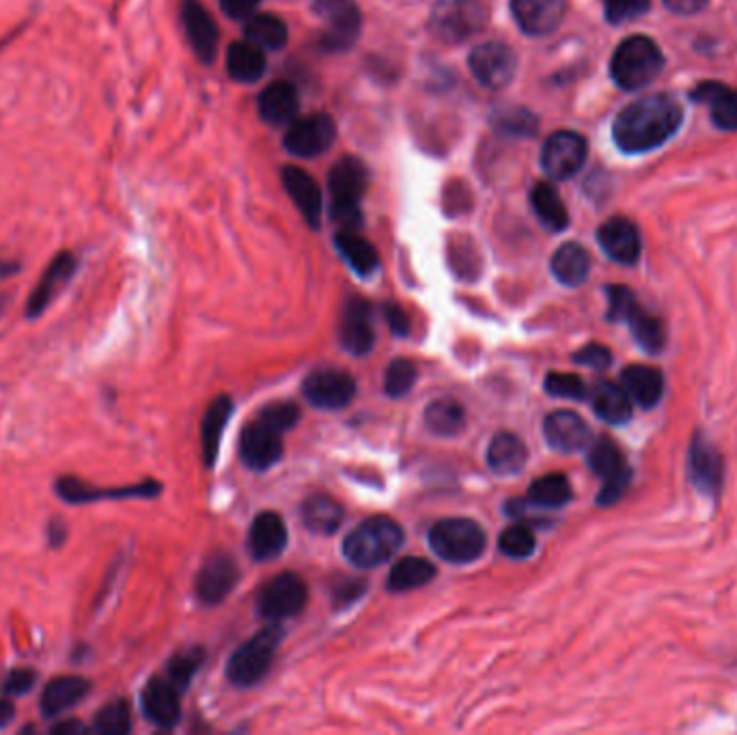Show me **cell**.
<instances>
[{
  "label": "cell",
  "instance_id": "obj_1",
  "mask_svg": "<svg viewBox=\"0 0 737 735\" xmlns=\"http://www.w3.org/2000/svg\"><path fill=\"white\" fill-rule=\"evenodd\" d=\"M682 107L664 93L645 95L619 112L613 137L626 153H643L660 148L682 125Z\"/></svg>",
  "mask_w": 737,
  "mask_h": 735
},
{
  "label": "cell",
  "instance_id": "obj_2",
  "mask_svg": "<svg viewBox=\"0 0 737 735\" xmlns=\"http://www.w3.org/2000/svg\"><path fill=\"white\" fill-rule=\"evenodd\" d=\"M404 528L388 515L363 520L343 542V554L356 567H377L404 546Z\"/></svg>",
  "mask_w": 737,
  "mask_h": 735
},
{
  "label": "cell",
  "instance_id": "obj_3",
  "mask_svg": "<svg viewBox=\"0 0 737 735\" xmlns=\"http://www.w3.org/2000/svg\"><path fill=\"white\" fill-rule=\"evenodd\" d=\"M332 219L341 231H359L363 224L361 199L367 188V169L354 158H341L331 171Z\"/></svg>",
  "mask_w": 737,
  "mask_h": 735
},
{
  "label": "cell",
  "instance_id": "obj_4",
  "mask_svg": "<svg viewBox=\"0 0 737 735\" xmlns=\"http://www.w3.org/2000/svg\"><path fill=\"white\" fill-rule=\"evenodd\" d=\"M281 641H283L281 625L270 624L265 625L263 630H259L253 638L242 643L238 647V652L229 658L226 679L240 688L255 686L259 679L270 671Z\"/></svg>",
  "mask_w": 737,
  "mask_h": 735
},
{
  "label": "cell",
  "instance_id": "obj_5",
  "mask_svg": "<svg viewBox=\"0 0 737 735\" xmlns=\"http://www.w3.org/2000/svg\"><path fill=\"white\" fill-rule=\"evenodd\" d=\"M664 57L660 48L645 36L627 38L613 57L610 74L613 80L626 89L636 91L647 87L663 70Z\"/></svg>",
  "mask_w": 737,
  "mask_h": 735
},
{
  "label": "cell",
  "instance_id": "obj_6",
  "mask_svg": "<svg viewBox=\"0 0 737 735\" xmlns=\"http://www.w3.org/2000/svg\"><path fill=\"white\" fill-rule=\"evenodd\" d=\"M430 546L448 563H473L487 546V537L479 524L468 517H446L432 526Z\"/></svg>",
  "mask_w": 737,
  "mask_h": 735
},
{
  "label": "cell",
  "instance_id": "obj_7",
  "mask_svg": "<svg viewBox=\"0 0 737 735\" xmlns=\"http://www.w3.org/2000/svg\"><path fill=\"white\" fill-rule=\"evenodd\" d=\"M487 20L489 11L481 0H438L430 16V29L444 43H462L481 33Z\"/></svg>",
  "mask_w": 737,
  "mask_h": 735
},
{
  "label": "cell",
  "instance_id": "obj_8",
  "mask_svg": "<svg viewBox=\"0 0 737 735\" xmlns=\"http://www.w3.org/2000/svg\"><path fill=\"white\" fill-rule=\"evenodd\" d=\"M589 466L604 481L597 494V505L613 507L619 503L632 483V469L627 466L622 449L606 436L593 442L589 446Z\"/></svg>",
  "mask_w": 737,
  "mask_h": 735
},
{
  "label": "cell",
  "instance_id": "obj_9",
  "mask_svg": "<svg viewBox=\"0 0 737 735\" xmlns=\"http://www.w3.org/2000/svg\"><path fill=\"white\" fill-rule=\"evenodd\" d=\"M160 492L162 485L153 479L132 485H114V487H98L74 475H61L54 481V494L68 505H91L100 501H125V499H155Z\"/></svg>",
  "mask_w": 737,
  "mask_h": 735
},
{
  "label": "cell",
  "instance_id": "obj_10",
  "mask_svg": "<svg viewBox=\"0 0 737 735\" xmlns=\"http://www.w3.org/2000/svg\"><path fill=\"white\" fill-rule=\"evenodd\" d=\"M306 600H309V588L304 585V581L297 574L285 572L274 576L259 591V615L270 624H279L297 615L306 606Z\"/></svg>",
  "mask_w": 737,
  "mask_h": 735
},
{
  "label": "cell",
  "instance_id": "obj_11",
  "mask_svg": "<svg viewBox=\"0 0 737 735\" xmlns=\"http://www.w3.org/2000/svg\"><path fill=\"white\" fill-rule=\"evenodd\" d=\"M313 13L322 20V46L329 50L350 48L361 33V11L354 0H313Z\"/></svg>",
  "mask_w": 737,
  "mask_h": 735
},
{
  "label": "cell",
  "instance_id": "obj_12",
  "mask_svg": "<svg viewBox=\"0 0 737 735\" xmlns=\"http://www.w3.org/2000/svg\"><path fill=\"white\" fill-rule=\"evenodd\" d=\"M516 54L509 46L487 41L477 46L468 57V68L485 89L498 91L516 75Z\"/></svg>",
  "mask_w": 737,
  "mask_h": 735
},
{
  "label": "cell",
  "instance_id": "obj_13",
  "mask_svg": "<svg viewBox=\"0 0 737 735\" xmlns=\"http://www.w3.org/2000/svg\"><path fill=\"white\" fill-rule=\"evenodd\" d=\"M302 393L320 410H341L356 397V382L343 369H317L304 380Z\"/></svg>",
  "mask_w": 737,
  "mask_h": 735
},
{
  "label": "cell",
  "instance_id": "obj_14",
  "mask_svg": "<svg viewBox=\"0 0 737 735\" xmlns=\"http://www.w3.org/2000/svg\"><path fill=\"white\" fill-rule=\"evenodd\" d=\"M75 270H78V259H75L74 253H70V251L57 253L52 261L48 263V268L43 270L36 290L29 295L24 315L29 320L41 318L48 311V306L70 285V281L74 279Z\"/></svg>",
  "mask_w": 737,
  "mask_h": 735
},
{
  "label": "cell",
  "instance_id": "obj_15",
  "mask_svg": "<svg viewBox=\"0 0 737 735\" xmlns=\"http://www.w3.org/2000/svg\"><path fill=\"white\" fill-rule=\"evenodd\" d=\"M240 455L244 464L258 473L272 469L283 455V432L258 416L242 432Z\"/></svg>",
  "mask_w": 737,
  "mask_h": 735
},
{
  "label": "cell",
  "instance_id": "obj_16",
  "mask_svg": "<svg viewBox=\"0 0 737 735\" xmlns=\"http://www.w3.org/2000/svg\"><path fill=\"white\" fill-rule=\"evenodd\" d=\"M587 160V141L576 132H554L542 149V167L553 180H569Z\"/></svg>",
  "mask_w": 737,
  "mask_h": 735
},
{
  "label": "cell",
  "instance_id": "obj_17",
  "mask_svg": "<svg viewBox=\"0 0 737 735\" xmlns=\"http://www.w3.org/2000/svg\"><path fill=\"white\" fill-rule=\"evenodd\" d=\"M334 137L336 128L329 114L295 117L285 134V148L297 158H315L331 148Z\"/></svg>",
  "mask_w": 737,
  "mask_h": 735
},
{
  "label": "cell",
  "instance_id": "obj_18",
  "mask_svg": "<svg viewBox=\"0 0 737 735\" xmlns=\"http://www.w3.org/2000/svg\"><path fill=\"white\" fill-rule=\"evenodd\" d=\"M182 688L166 675H155L141 693V709L149 723L160 729H173L182 718Z\"/></svg>",
  "mask_w": 737,
  "mask_h": 735
},
{
  "label": "cell",
  "instance_id": "obj_19",
  "mask_svg": "<svg viewBox=\"0 0 737 735\" xmlns=\"http://www.w3.org/2000/svg\"><path fill=\"white\" fill-rule=\"evenodd\" d=\"M688 479L703 496H718L725 483L720 451L700 436H695L688 449Z\"/></svg>",
  "mask_w": 737,
  "mask_h": 735
},
{
  "label": "cell",
  "instance_id": "obj_20",
  "mask_svg": "<svg viewBox=\"0 0 737 735\" xmlns=\"http://www.w3.org/2000/svg\"><path fill=\"white\" fill-rule=\"evenodd\" d=\"M339 339H341V345L354 356H365L373 350L375 326H373V313H371V304L367 300L352 298L345 304V311H343L341 324H339Z\"/></svg>",
  "mask_w": 737,
  "mask_h": 735
},
{
  "label": "cell",
  "instance_id": "obj_21",
  "mask_svg": "<svg viewBox=\"0 0 737 735\" xmlns=\"http://www.w3.org/2000/svg\"><path fill=\"white\" fill-rule=\"evenodd\" d=\"M182 22L185 36L199 61L212 63L219 52V27L199 0H184Z\"/></svg>",
  "mask_w": 737,
  "mask_h": 735
},
{
  "label": "cell",
  "instance_id": "obj_22",
  "mask_svg": "<svg viewBox=\"0 0 737 735\" xmlns=\"http://www.w3.org/2000/svg\"><path fill=\"white\" fill-rule=\"evenodd\" d=\"M238 578L240 572L235 561L224 552H216L203 563L201 572L196 574V595L205 604H219L235 588Z\"/></svg>",
  "mask_w": 737,
  "mask_h": 735
},
{
  "label": "cell",
  "instance_id": "obj_23",
  "mask_svg": "<svg viewBox=\"0 0 737 735\" xmlns=\"http://www.w3.org/2000/svg\"><path fill=\"white\" fill-rule=\"evenodd\" d=\"M93 684L82 675H59L50 679L39 698V709L43 718H57L68 714L91 695Z\"/></svg>",
  "mask_w": 737,
  "mask_h": 735
},
{
  "label": "cell",
  "instance_id": "obj_24",
  "mask_svg": "<svg viewBox=\"0 0 737 735\" xmlns=\"http://www.w3.org/2000/svg\"><path fill=\"white\" fill-rule=\"evenodd\" d=\"M597 242L602 251L617 263L634 265L640 259L643 242L638 226L624 217H615L604 222L597 231Z\"/></svg>",
  "mask_w": 737,
  "mask_h": 735
},
{
  "label": "cell",
  "instance_id": "obj_25",
  "mask_svg": "<svg viewBox=\"0 0 737 735\" xmlns=\"http://www.w3.org/2000/svg\"><path fill=\"white\" fill-rule=\"evenodd\" d=\"M544 436L561 453H576L590 444L589 425L580 414L569 410H558L546 416Z\"/></svg>",
  "mask_w": 737,
  "mask_h": 735
},
{
  "label": "cell",
  "instance_id": "obj_26",
  "mask_svg": "<svg viewBox=\"0 0 737 735\" xmlns=\"http://www.w3.org/2000/svg\"><path fill=\"white\" fill-rule=\"evenodd\" d=\"M512 13L517 27L533 38L553 33L565 16L563 0H512Z\"/></svg>",
  "mask_w": 737,
  "mask_h": 735
},
{
  "label": "cell",
  "instance_id": "obj_27",
  "mask_svg": "<svg viewBox=\"0 0 737 735\" xmlns=\"http://www.w3.org/2000/svg\"><path fill=\"white\" fill-rule=\"evenodd\" d=\"M287 546V526L274 512H263L255 517L249 533V551L258 561L276 558Z\"/></svg>",
  "mask_w": 737,
  "mask_h": 735
},
{
  "label": "cell",
  "instance_id": "obj_28",
  "mask_svg": "<svg viewBox=\"0 0 737 735\" xmlns=\"http://www.w3.org/2000/svg\"><path fill=\"white\" fill-rule=\"evenodd\" d=\"M283 184L287 188L295 208L304 217V221L309 222L313 229H317L320 219H322L320 185L313 182V178L306 171H302L297 167H285L283 169Z\"/></svg>",
  "mask_w": 737,
  "mask_h": 735
},
{
  "label": "cell",
  "instance_id": "obj_29",
  "mask_svg": "<svg viewBox=\"0 0 737 735\" xmlns=\"http://www.w3.org/2000/svg\"><path fill=\"white\" fill-rule=\"evenodd\" d=\"M593 412L608 425H626L632 419V397L617 382L602 380L590 391Z\"/></svg>",
  "mask_w": 737,
  "mask_h": 735
},
{
  "label": "cell",
  "instance_id": "obj_30",
  "mask_svg": "<svg viewBox=\"0 0 737 735\" xmlns=\"http://www.w3.org/2000/svg\"><path fill=\"white\" fill-rule=\"evenodd\" d=\"M297 104L294 84L279 80L259 95V114L270 125H290L297 114Z\"/></svg>",
  "mask_w": 737,
  "mask_h": 735
},
{
  "label": "cell",
  "instance_id": "obj_31",
  "mask_svg": "<svg viewBox=\"0 0 737 735\" xmlns=\"http://www.w3.org/2000/svg\"><path fill=\"white\" fill-rule=\"evenodd\" d=\"M624 389L632 402L649 410L660 404L664 397V375L660 369L649 368V365H629L622 373Z\"/></svg>",
  "mask_w": 737,
  "mask_h": 735
},
{
  "label": "cell",
  "instance_id": "obj_32",
  "mask_svg": "<svg viewBox=\"0 0 737 735\" xmlns=\"http://www.w3.org/2000/svg\"><path fill=\"white\" fill-rule=\"evenodd\" d=\"M526 460H528L526 444L512 432L496 434L487 446V466L496 475L503 477L517 475L526 466Z\"/></svg>",
  "mask_w": 737,
  "mask_h": 735
},
{
  "label": "cell",
  "instance_id": "obj_33",
  "mask_svg": "<svg viewBox=\"0 0 737 735\" xmlns=\"http://www.w3.org/2000/svg\"><path fill=\"white\" fill-rule=\"evenodd\" d=\"M693 100L709 107L711 119L718 128L737 130V91L720 82H703L695 89Z\"/></svg>",
  "mask_w": 737,
  "mask_h": 735
},
{
  "label": "cell",
  "instance_id": "obj_34",
  "mask_svg": "<svg viewBox=\"0 0 737 735\" xmlns=\"http://www.w3.org/2000/svg\"><path fill=\"white\" fill-rule=\"evenodd\" d=\"M590 258L576 242L563 244L553 258L554 279L567 288H578L589 279Z\"/></svg>",
  "mask_w": 737,
  "mask_h": 735
},
{
  "label": "cell",
  "instance_id": "obj_35",
  "mask_svg": "<svg viewBox=\"0 0 737 735\" xmlns=\"http://www.w3.org/2000/svg\"><path fill=\"white\" fill-rule=\"evenodd\" d=\"M231 410H233L231 400L221 395L210 404L208 412H205V419H203V425H201V446H203V460H205L208 466L216 464L222 432H224V425L231 416Z\"/></svg>",
  "mask_w": 737,
  "mask_h": 735
},
{
  "label": "cell",
  "instance_id": "obj_36",
  "mask_svg": "<svg viewBox=\"0 0 737 735\" xmlns=\"http://www.w3.org/2000/svg\"><path fill=\"white\" fill-rule=\"evenodd\" d=\"M226 72L238 82H258L265 72V57L255 43L235 41L226 54Z\"/></svg>",
  "mask_w": 737,
  "mask_h": 735
},
{
  "label": "cell",
  "instance_id": "obj_37",
  "mask_svg": "<svg viewBox=\"0 0 737 735\" xmlns=\"http://www.w3.org/2000/svg\"><path fill=\"white\" fill-rule=\"evenodd\" d=\"M334 244L341 258L345 259L350 268L361 276L373 274L375 268L380 265V258L373 244H368L367 240L361 238L356 231H339Z\"/></svg>",
  "mask_w": 737,
  "mask_h": 735
},
{
  "label": "cell",
  "instance_id": "obj_38",
  "mask_svg": "<svg viewBox=\"0 0 737 735\" xmlns=\"http://www.w3.org/2000/svg\"><path fill=\"white\" fill-rule=\"evenodd\" d=\"M300 514H302V522L306 524V528H311L313 533H322V535H331L343 522V507L336 501H332L331 496H324V494H315V496L306 499L302 503Z\"/></svg>",
  "mask_w": 737,
  "mask_h": 735
},
{
  "label": "cell",
  "instance_id": "obj_39",
  "mask_svg": "<svg viewBox=\"0 0 737 735\" xmlns=\"http://www.w3.org/2000/svg\"><path fill=\"white\" fill-rule=\"evenodd\" d=\"M572 483L561 473H551L546 477L537 479L528 487V505L537 510H561L572 501Z\"/></svg>",
  "mask_w": 737,
  "mask_h": 735
},
{
  "label": "cell",
  "instance_id": "obj_40",
  "mask_svg": "<svg viewBox=\"0 0 737 735\" xmlns=\"http://www.w3.org/2000/svg\"><path fill=\"white\" fill-rule=\"evenodd\" d=\"M626 324L634 334V341L647 354H660L666 348V329H664L663 322L656 315L640 309V304L629 313Z\"/></svg>",
  "mask_w": 737,
  "mask_h": 735
},
{
  "label": "cell",
  "instance_id": "obj_41",
  "mask_svg": "<svg viewBox=\"0 0 737 735\" xmlns=\"http://www.w3.org/2000/svg\"><path fill=\"white\" fill-rule=\"evenodd\" d=\"M436 576V567L418 556H406L397 561L388 574V588L395 593L412 591L427 585Z\"/></svg>",
  "mask_w": 737,
  "mask_h": 735
},
{
  "label": "cell",
  "instance_id": "obj_42",
  "mask_svg": "<svg viewBox=\"0 0 737 735\" xmlns=\"http://www.w3.org/2000/svg\"><path fill=\"white\" fill-rule=\"evenodd\" d=\"M531 203H533L537 219L544 222L548 229L563 231L567 226L569 214L554 185L546 184V182L535 185L531 192Z\"/></svg>",
  "mask_w": 737,
  "mask_h": 735
},
{
  "label": "cell",
  "instance_id": "obj_43",
  "mask_svg": "<svg viewBox=\"0 0 737 735\" xmlns=\"http://www.w3.org/2000/svg\"><path fill=\"white\" fill-rule=\"evenodd\" d=\"M244 36L261 50H279L287 43V27L274 13H259L249 18Z\"/></svg>",
  "mask_w": 737,
  "mask_h": 735
},
{
  "label": "cell",
  "instance_id": "obj_44",
  "mask_svg": "<svg viewBox=\"0 0 737 735\" xmlns=\"http://www.w3.org/2000/svg\"><path fill=\"white\" fill-rule=\"evenodd\" d=\"M425 425L432 434L451 439V436L460 434L466 425L464 407L453 400L432 402L425 410Z\"/></svg>",
  "mask_w": 737,
  "mask_h": 735
},
{
  "label": "cell",
  "instance_id": "obj_45",
  "mask_svg": "<svg viewBox=\"0 0 737 735\" xmlns=\"http://www.w3.org/2000/svg\"><path fill=\"white\" fill-rule=\"evenodd\" d=\"M93 734L128 735L132 732V707L125 698H112L102 709L95 712L93 725L89 727Z\"/></svg>",
  "mask_w": 737,
  "mask_h": 735
},
{
  "label": "cell",
  "instance_id": "obj_46",
  "mask_svg": "<svg viewBox=\"0 0 737 735\" xmlns=\"http://www.w3.org/2000/svg\"><path fill=\"white\" fill-rule=\"evenodd\" d=\"M418 377V369L412 363V361H406V359H397L393 361L388 368H386V373H384V391L388 397H404L410 393V389L414 386Z\"/></svg>",
  "mask_w": 737,
  "mask_h": 735
},
{
  "label": "cell",
  "instance_id": "obj_47",
  "mask_svg": "<svg viewBox=\"0 0 737 735\" xmlns=\"http://www.w3.org/2000/svg\"><path fill=\"white\" fill-rule=\"evenodd\" d=\"M201 662H203V652H201L199 647L184 650V652L175 654V656L169 661V664H166V673H164V675H166L175 686H180L182 691H185V688L190 686L192 677L196 675Z\"/></svg>",
  "mask_w": 737,
  "mask_h": 735
},
{
  "label": "cell",
  "instance_id": "obj_48",
  "mask_svg": "<svg viewBox=\"0 0 737 735\" xmlns=\"http://www.w3.org/2000/svg\"><path fill=\"white\" fill-rule=\"evenodd\" d=\"M498 548L512 558H528L535 552V533L528 524H516L498 537Z\"/></svg>",
  "mask_w": 737,
  "mask_h": 735
},
{
  "label": "cell",
  "instance_id": "obj_49",
  "mask_svg": "<svg viewBox=\"0 0 737 735\" xmlns=\"http://www.w3.org/2000/svg\"><path fill=\"white\" fill-rule=\"evenodd\" d=\"M548 395L553 397H558V400H574V402H580L587 397V386L583 382L580 375H574V373H548L546 382H544Z\"/></svg>",
  "mask_w": 737,
  "mask_h": 735
},
{
  "label": "cell",
  "instance_id": "obj_50",
  "mask_svg": "<svg viewBox=\"0 0 737 735\" xmlns=\"http://www.w3.org/2000/svg\"><path fill=\"white\" fill-rule=\"evenodd\" d=\"M38 684V673L33 668H13L9 671L0 682L2 697H24L29 695Z\"/></svg>",
  "mask_w": 737,
  "mask_h": 735
},
{
  "label": "cell",
  "instance_id": "obj_51",
  "mask_svg": "<svg viewBox=\"0 0 737 735\" xmlns=\"http://www.w3.org/2000/svg\"><path fill=\"white\" fill-rule=\"evenodd\" d=\"M606 295H608V313H606V318L610 322H626L629 313L638 306L636 295L632 294L624 285H608L606 288Z\"/></svg>",
  "mask_w": 737,
  "mask_h": 735
},
{
  "label": "cell",
  "instance_id": "obj_52",
  "mask_svg": "<svg viewBox=\"0 0 737 735\" xmlns=\"http://www.w3.org/2000/svg\"><path fill=\"white\" fill-rule=\"evenodd\" d=\"M259 416L285 434V432H290L295 423H297L300 412H297V407L292 402H279V404L265 405L259 412Z\"/></svg>",
  "mask_w": 737,
  "mask_h": 735
},
{
  "label": "cell",
  "instance_id": "obj_53",
  "mask_svg": "<svg viewBox=\"0 0 737 735\" xmlns=\"http://www.w3.org/2000/svg\"><path fill=\"white\" fill-rule=\"evenodd\" d=\"M496 125L507 132V134H516V137H533L537 132V119L533 117V112L517 109V111L505 112Z\"/></svg>",
  "mask_w": 737,
  "mask_h": 735
},
{
  "label": "cell",
  "instance_id": "obj_54",
  "mask_svg": "<svg viewBox=\"0 0 737 735\" xmlns=\"http://www.w3.org/2000/svg\"><path fill=\"white\" fill-rule=\"evenodd\" d=\"M652 0H606V18L615 24L634 20L649 9Z\"/></svg>",
  "mask_w": 737,
  "mask_h": 735
},
{
  "label": "cell",
  "instance_id": "obj_55",
  "mask_svg": "<svg viewBox=\"0 0 737 735\" xmlns=\"http://www.w3.org/2000/svg\"><path fill=\"white\" fill-rule=\"evenodd\" d=\"M574 363L604 371V369L610 368V363H613V352L606 345L589 343L587 348H583L574 354Z\"/></svg>",
  "mask_w": 737,
  "mask_h": 735
},
{
  "label": "cell",
  "instance_id": "obj_56",
  "mask_svg": "<svg viewBox=\"0 0 737 735\" xmlns=\"http://www.w3.org/2000/svg\"><path fill=\"white\" fill-rule=\"evenodd\" d=\"M68 524L63 517H50L48 524H46V542L50 548H61L65 542H68Z\"/></svg>",
  "mask_w": 737,
  "mask_h": 735
},
{
  "label": "cell",
  "instance_id": "obj_57",
  "mask_svg": "<svg viewBox=\"0 0 737 735\" xmlns=\"http://www.w3.org/2000/svg\"><path fill=\"white\" fill-rule=\"evenodd\" d=\"M258 4L259 0H221L222 11L233 20H249Z\"/></svg>",
  "mask_w": 737,
  "mask_h": 735
},
{
  "label": "cell",
  "instance_id": "obj_58",
  "mask_svg": "<svg viewBox=\"0 0 737 735\" xmlns=\"http://www.w3.org/2000/svg\"><path fill=\"white\" fill-rule=\"evenodd\" d=\"M384 315L386 322L391 326V331L395 332L397 336H407L410 334V320H407L406 311L397 304H386L384 306Z\"/></svg>",
  "mask_w": 737,
  "mask_h": 735
},
{
  "label": "cell",
  "instance_id": "obj_59",
  "mask_svg": "<svg viewBox=\"0 0 737 735\" xmlns=\"http://www.w3.org/2000/svg\"><path fill=\"white\" fill-rule=\"evenodd\" d=\"M89 732H91L89 727H84L82 723H78L74 718H63V721H59L50 727V734L54 735H82L89 734Z\"/></svg>",
  "mask_w": 737,
  "mask_h": 735
},
{
  "label": "cell",
  "instance_id": "obj_60",
  "mask_svg": "<svg viewBox=\"0 0 737 735\" xmlns=\"http://www.w3.org/2000/svg\"><path fill=\"white\" fill-rule=\"evenodd\" d=\"M664 4L675 13L688 16V13L700 11L707 4V0H664Z\"/></svg>",
  "mask_w": 737,
  "mask_h": 735
},
{
  "label": "cell",
  "instance_id": "obj_61",
  "mask_svg": "<svg viewBox=\"0 0 737 735\" xmlns=\"http://www.w3.org/2000/svg\"><path fill=\"white\" fill-rule=\"evenodd\" d=\"M16 718V707L11 701H7V697L0 698V729L9 727Z\"/></svg>",
  "mask_w": 737,
  "mask_h": 735
},
{
  "label": "cell",
  "instance_id": "obj_62",
  "mask_svg": "<svg viewBox=\"0 0 737 735\" xmlns=\"http://www.w3.org/2000/svg\"><path fill=\"white\" fill-rule=\"evenodd\" d=\"M20 272V263L13 259H0V281Z\"/></svg>",
  "mask_w": 737,
  "mask_h": 735
}]
</instances>
